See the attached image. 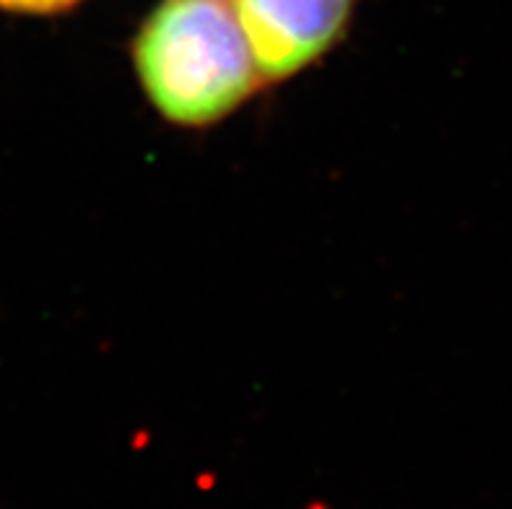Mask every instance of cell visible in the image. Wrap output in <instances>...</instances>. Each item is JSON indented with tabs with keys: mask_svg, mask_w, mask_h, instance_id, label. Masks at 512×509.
Here are the masks:
<instances>
[{
	"mask_svg": "<svg viewBox=\"0 0 512 509\" xmlns=\"http://www.w3.org/2000/svg\"><path fill=\"white\" fill-rule=\"evenodd\" d=\"M143 94L182 128L232 115L263 84L229 0H159L133 42Z\"/></svg>",
	"mask_w": 512,
	"mask_h": 509,
	"instance_id": "1",
	"label": "cell"
},
{
	"mask_svg": "<svg viewBox=\"0 0 512 509\" xmlns=\"http://www.w3.org/2000/svg\"><path fill=\"white\" fill-rule=\"evenodd\" d=\"M357 0H229L263 81L310 68L341 42Z\"/></svg>",
	"mask_w": 512,
	"mask_h": 509,
	"instance_id": "2",
	"label": "cell"
},
{
	"mask_svg": "<svg viewBox=\"0 0 512 509\" xmlns=\"http://www.w3.org/2000/svg\"><path fill=\"white\" fill-rule=\"evenodd\" d=\"M81 0H0L3 11L16 13H60L73 8Z\"/></svg>",
	"mask_w": 512,
	"mask_h": 509,
	"instance_id": "3",
	"label": "cell"
}]
</instances>
